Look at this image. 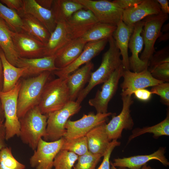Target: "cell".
Here are the masks:
<instances>
[{
	"mask_svg": "<svg viewBox=\"0 0 169 169\" xmlns=\"http://www.w3.org/2000/svg\"><path fill=\"white\" fill-rule=\"evenodd\" d=\"M90 10L99 22L117 26L121 21L123 10L112 1L74 0Z\"/></svg>",
	"mask_w": 169,
	"mask_h": 169,
	"instance_id": "ba28073f",
	"label": "cell"
},
{
	"mask_svg": "<svg viewBox=\"0 0 169 169\" xmlns=\"http://www.w3.org/2000/svg\"><path fill=\"white\" fill-rule=\"evenodd\" d=\"M151 92L152 94L159 95L163 104L169 105V83L163 82L152 87Z\"/></svg>",
	"mask_w": 169,
	"mask_h": 169,
	"instance_id": "ab89813d",
	"label": "cell"
},
{
	"mask_svg": "<svg viewBox=\"0 0 169 169\" xmlns=\"http://www.w3.org/2000/svg\"><path fill=\"white\" fill-rule=\"evenodd\" d=\"M70 100L66 78H58L46 83L38 105L41 113L47 115L58 110Z\"/></svg>",
	"mask_w": 169,
	"mask_h": 169,
	"instance_id": "277c9868",
	"label": "cell"
},
{
	"mask_svg": "<svg viewBox=\"0 0 169 169\" xmlns=\"http://www.w3.org/2000/svg\"><path fill=\"white\" fill-rule=\"evenodd\" d=\"M47 118V115L42 114L36 106L19 119V136L33 151L36 149L40 139L45 138Z\"/></svg>",
	"mask_w": 169,
	"mask_h": 169,
	"instance_id": "3957f363",
	"label": "cell"
},
{
	"mask_svg": "<svg viewBox=\"0 0 169 169\" xmlns=\"http://www.w3.org/2000/svg\"><path fill=\"white\" fill-rule=\"evenodd\" d=\"M5 121V117L3 110L0 99V124H4Z\"/></svg>",
	"mask_w": 169,
	"mask_h": 169,
	"instance_id": "681fc988",
	"label": "cell"
},
{
	"mask_svg": "<svg viewBox=\"0 0 169 169\" xmlns=\"http://www.w3.org/2000/svg\"><path fill=\"white\" fill-rule=\"evenodd\" d=\"M0 1L5 4L8 8L15 10L17 13L23 11V0H1Z\"/></svg>",
	"mask_w": 169,
	"mask_h": 169,
	"instance_id": "b9f144b4",
	"label": "cell"
},
{
	"mask_svg": "<svg viewBox=\"0 0 169 169\" xmlns=\"http://www.w3.org/2000/svg\"><path fill=\"white\" fill-rule=\"evenodd\" d=\"M61 149L72 152L79 156L87 153L89 151L86 136L70 139L64 138Z\"/></svg>",
	"mask_w": 169,
	"mask_h": 169,
	"instance_id": "e575fe53",
	"label": "cell"
},
{
	"mask_svg": "<svg viewBox=\"0 0 169 169\" xmlns=\"http://www.w3.org/2000/svg\"><path fill=\"white\" fill-rule=\"evenodd\" d=\"M3 69L2 64L0 58V91H2L3 89Z\"/></svg>",
	"mask_w": 169,
	"mask_h": 169,
	"instance_id": "c3c4849f",
	"label": "cell"
},
{
	"mask_svg": "<svg viewBox=\"0 0 169 169\" xmlns=\"http://www.w3.org/2000/svg\"><path fill=\"white\" fill-rule=\"evenodd\" d=\"M143 26V20L135 24L129 43L128 48L131 53L129 57V69L134 72H141L148 67V64L142 61L139 56L144 44L141 35Z\"/></svg>",
	"mask_w": 169,
	"mask_h": 169,
	"instance_id": "ac0fdd59",
	"label": "cell"
},
{
	"mask_svg": "<svg viewBox=\"0 0 169 169\" xmlns=\"http://www.w3.org/2000/svg\"><path fill=\"white\" fill-rule=\"evenodd\" d=\"M81 106L71 101L61 109L48 115L46 136L44 140L53 141L63 137L66 132V124L71 116L78 113Z\"/></svg>",
	"mask_w": 169,
	"mask_h": 169,
	"instance_id": "8992f818",
	"label": "cell"
},
{
	"mask_svg": "<svg viewBox=\"0 0 169 169\" xmlns=\"http://www.w3.org/2000/svg\"><path fill=\"white\" fill-rule=\"evenodd\" d=\"M168 19V14L161 11L158 14L148 16L143 19L144 26L141 35L144 48L140 58L148 66L150 61L155 52V42L161 36L163 25Z\"/></svg>",
	"mask_w": 169,
	"mask_h": 169,
	"instance_id": "52a82bcc",
	"label": "cell"
},
{
	"mask_svg": "<svg viewBox=\"0 0 169 169\" xmlns=\"http://www.w3.org/2000/svg\"><path fill=\"white\" fill-rule=\"evenodd\" d=\"M86 43L81 38L71 40L55 54V65L58 69L64 68L79 56Z\"/></svg>",
	"mask_w": 169,
	"mask_h": 169,
	"instance_id": "7402d4cb",
	"label": "cell"
},
{
	"mask_svg": "<svg viewBox=\"0 0 169 169\" xmlns=\"http://www.w3.org/2000/svg\"><path fill=\"white\" fill-rule=\"evenodd\" d=\"M21 18L23 30L42 43L45 46L48 42L50 34L38 20L23 11L18 13Z\"/></svg>",
	"mask_w": 169,
	"mask_h": 169,
	"instance_id": "4316f807",
	"label": "cell"
},
{
	"mask_svg": "<svg viewBox=\"0 0 169 169\" xmlns=\"http://www.w3.org/2000/svg\"><path fill=\"white\" fill-rule=\"evenodd\" d=\"M108 42L109 48L104 54L100 65L91 73L87 85L77 96L75 101L79 104L95 87L107 80L115 70L122 65L120 50L112 36L108 38Z\"/></svg>",
	"mask_w": 169,
	"mask_h": 169,
	"instance_id": "6da1fadb",
	"label": "cell"
},
{
	"mask_svg": "<svg viewBox=\"0 0 169 169\" xmlns=\"http://www.w3.org/2000/svg\"><path fill=\"white\" fill-rule=\"evenodd\" d=\"M52 73L45 71L35 77L21 79L18 98L17 114L19 119L38 106L44 87Z\"/></svg>",
	"mask_w": 169,
	"mask_h": 169,
	"instance_id": "7a4b0ae2",
	"label": "cell"
},
{
	"mask_svg": "<svg viewBox=\"0 0 169 169\" xmlns=\"http://www.w3.org/2000/svg\"><path fill=\"white\" fill-rule=\"evenodd\" d=\"M166 62H169L168 46L165 47L154 53L149 61L148 69Z\"/></svg>",
	"mask_w": 169,
	"mask_h": 169,
	"instance_id": "f35d334b",
	"label": "cell"
},
{
	"mask_svg": "<svg viewBox=\"0 0 169 169\" xmlns=\"http://www.w3.org/2000/svg\"><path fill=\"white\" fill-rule=\"evenodd\" d=\"M111 112L95 114L90 113L84 114L82 117L75 121L69 119L65 125L66 133L63 137L67 139L85 136L95 127L106 122Z\"/></svg>",
	"mask_w": 169,
	"mask_h": 169,
	"instance_id": "8fae6325",
	"label": "cell"
},
{
	"mask_svg": "<svg viewBox=\"0 0 169 169\" xmlns=\"http://www.w3.org/2000/svg\"><path fill=\"white\" fill-rule=\"evenodd\" d=\"M143 0H115L112 1L121 9H125L134 7L140 3Z\"/></svg>",
	"mask_w": 169,
	"mask_h": 169,
	"instance_id": "7bdbcfd3",
	"label": "cell"
},
{
	"mask_svg": "<svg viewBox=\"0 0 169 169\" xmlns=\"http://www.w3.org/2000/svg\"><path fill=\"white\" fill-rule=\"evenodd\" d=\"M0 18L13 31L17 32L23 31V21L18 13L4 5L0 1Z\"/></svg>",
	"mask_w": 169,
	"mask_h": 169,
	"instance_id": "d6a6232c",
	"label": "cell"
},
{
	"mask_svg": "<svg viewBox=\"0 0 169 169\" xmlns=\"http://www.w3.org/2000/svg\"><path fill=\"white\" fill-rule=\"evenodd\" d=\"M37 3L42 7L48 9H51L54 0H35Z\"/></svg>",
	"mask_w": 169,
	"mask_h": 169,
	"instance_id": "7dc6e473",
	"label": "cell"
},
{
	"mask_svg": "<svg viewBox=\"0 0 169 169\" xmlns=\"http://www.w3.org/2000/svg\"><path fill=\"white\" fill-rule=\"evenodd\" d=\"M21 83V78L11 90L7 92L0 91V99L5 117L4 125L7 141L16 136H19L20 124L17 114L18 98Z\"/></svg>",
	"mask_w": 169,
	"mask_h": 169,
	"instance_id": "5b68a950",
	"label": "cell"
},
{
	"mask_svg": "<svg viewBox=\"0 0 169 169\" xmlns=\"http://www.w3.org/2000/svg\"><path fill=\"white\" fill-rule=\"evenodd\" d=\"M159 3L161 11L164 13H169V2L167 0H156Z\"/></svg>",
	"mask_w": 169,
	"mask_h": 169,
	"instance_id": "bcb514c9",
	"label": "cell"
},
{
	"mask_svg": "<svg viewBox=\"0 0 169 169\" xmlns=\"http://www.w3.org/2000/svg\"><path fill=\"white\" fill-rule=\"evenodd\" d=\"M124 70L122 65L116 69L103 83L101 90H98L95 97L89 100V105L95 108L97 113L108 112L109 103L117 90Z\"/></svg>",
	"mask_w": 169,
	"mask_h": 169,
	"instance_id": "7c38bea8",
	"label": "cell"
},
{
	"mask_svg": "<svg viewBox=\"0 0 169 169\" xmlns=\"http://www.w3.org/2000/svg\"><path fill=\"white\" fill-rule=\"evenodd\" d=\"M134 27L126 25L121 20L116 26L112 35L120 50L122 58V65L125 70H130L128 48Z\"/></svg>",
	"mask_w": 169,
	"mask_h": 169,
	"instance_id": "d4e9b609",
	"label": "cell"
},
{
	"mask_svg": "<svg viewBox=\"0 0 169 169\" xmlns=\"http://www.w3.org/2000/svg\"><path fill=\"white\" fill-rule=\"evenodd\" d=\"M161 11L156 0H143L139 4L124 10L122 20L126 25L134 27L138 22L148 16L158 14Z\"/></svg>",
	"mask_w": 169,
	"mask_h": 169,
	"instance_id": "d6986e66",
	"label": "cell"
},
{
	"mask_svg": "<svg viewBox=\"0 0 169 169\" xmlns=\"http://www.w3.org/2000/svg\"><path fill=\"white\" fill-rule=\"evenodd\" d=\"M146 133H152L153 137L156 139L162 136H169V112L167 111L166 118L160 123L151 126L142 128H137L132 130L129 136L127 144L135 138Z\"/></svg>",
	"mask_w": 169,
	"mask_h": 169,
	"instance_id": "4dcf8cb0",
	"label": "cell"
},
{
	"mask_svg": "<svg viewBox=\"0 0 169 169\" xmlns=\"http://www.w3.org/2000/svg\"><path fill=\"white\" fill-rule=\"evenodd\" d=\"M148 70L155 79L163 82H169V62L157 65Z\"/></svg>",
	"mask_w": 169,
	"mask_h": 169,
	"instance_id": "74e56055",
	"label": "cell"
},
{
	"mask_svg": "<svg viewBox=\"0 0 169 169\" xmlns=\"http://www.w3.org/2000/svg\"><path fill=\"white\" fill-rule=\"evenodd\" d=\"M133 94H134L137 99L143 101H147L149 100L152 95L150 91L146 89L137 90L134 92Z\"/></svg>",
	"mask_w": 169,
	"mask_h": 169,
	"instance_id": "ee69618b",
	"label": "cell"
},
{
	"mask_svg": "<svg viewBox=\"0 0 169 169\" xmlns=\"http://www.w3.org/2000/svg\"><path fill=\"white\" fill-rule=\"evenodd\" d=\"M6 141V132L5 126L4 124H0V152L3 148L7 146Z\"/></svg>",
	"mask_w": 169,
	"mask_h": 169,
	"instance_id": "f6af8a7d",
	"label": "cell"
},
{
	"mask_svg": "<svg viewBox=\"0 0 169 169\" xmlns=\"http://www.w3.org/2000/svg\"><path fill=\"white\" fill-rule=\"evenodd\" d=\"M68 36L65 21L57 22L55 29L45 46L44 57L54 55L56 53L70 40Z\"/></svg>",
	"mask_w": 169,
	"mask_h": 169,
	"instance_id": "484cf974",
	"label": "cell"
},
{
	"mask_svg": "<svg viewBox=\"0 0 169 169\" xmlns=\"http://www.w3.org/2000/svg\"><path fill=\"white\" fill-rule=\"evenodd\" d=\"M116 28V26L98 22L80 38L86 43L108 39Z\"/></svg>",
	"mask_w": 169,
	"mask_h": 169,
	"instance_id": "1f68e13d",
	"label": "cell"
},
{
	"mask_svg": "<svg viewBox=\"0 0 169 169\" xmlns=\"http://www.w3.org/2000/svg\"><path fill=\"white\" fill-rule=\"evenodd\" d=\"M103 156L90 152L78 157L77 162L73 169H96V165Z\"/></svg>",
	"mask_w": 169,
	"mask_h": 169,
	"instance_id": "8d00e7d4",
	"label": "cell"
},
{
	"mask_svg": "<svg viewBox=\"0 0 169 169\" xmlns=\"http://www.w3.org/2000/svg\"><path fill=\"white\" fill-rule=\"evenodd\" d=\"M23 11L29 14L41 22L51 34L55 29L57 22L52 9L44 8L35 0H23Z\"/></svg>",
	"mask_w": 169,
	"mask_h": 169,
	"instance_id": "603a6c76",
	"label": "cell"
},
{
	"mask_svg": "<svg viewBox=\"0 0 169 169\" xmlns=\"http://www.w3.org/2000/svg\"><path fill=\"white\" fill-rule=\"evenodd\" d=\"M0 169H2L0 166Z\"/></svg>",
	"mask_w": 169,
	"mask_h": 169,
	"instance_id": "816d5d0a",
	"label": "cell"
},
{
	"mask_svg": "<svg viewBox=\"0 0 169 169\" xmlns=\"http://www.w3.org/2000/svg\"><path fill=\"white\" fill-rule=\"evenodd\" d=\"M94 64L90 61L67 76L66 84L69 89L70 101H74L79 94L90 80Z\"/></svg>",
	"mask_w": 169,
	"mask_h": 169,
	"instance_id": "44dd1931",
	"label": "cell"
},
{
	"mask_svg": "<svg viewBox=\"0 0 169 169\" xmlns=\"http://www.w3.org/2000/svg\"><path fill=\"white\" fill-rule=\"evenodd\" d=\"M0 58L3 69V86L2 92H7L12 89L22 77L24 69L15 66L7 59L3 51L0 49Z\"/></svg>",
	"mask_w": 169,
	"mask_h": 169,
	"instance_id": "83f0119b",
	"label": "cell"
},
{
	"mask_svg": "<svg viewBox=\"0 0 169 169\" xmlns=\"http://www.w3.org/2000/svg\"><path fill=\"white\" fill-rule=\"evenodd\" d=\"M14 47L19 57L33 59L44 57L45 45L24 31L10 30Z\"/></svg>",
	"mask_w": 169,
	"mask_h": 169,
	"instance_id": "4fadbf2b",
	"label": "cell"
},
{
	"mask_svg": "<svg viewBox=\"0 0 169 169\" xmlns=\"http://www.w3.org/2000/svg\"><path fill=\"white\" fill-rule=\"evenodd\" d=\"M110 165L111 166L110 168L111 169H123L122 168H117L116 167L114 166L112 164L111 162L110 161ZM141 169H155L154 168L151 167L150 166L147 165V164L144 165L142 166Z\"/></svg>",
	"mask_w": 169,
	"mask_h": 169,
	"instance_id": "f907efd6",
	"label": "cell"
},
{
	"mask_svg": "<svg viewBox=\"0 0 169 169\" xmlns=\"http://www.w3.org/2000/svg\"><path fill=\"white\" fill-rule=\"evenodd\" d=\"M106 124L105 122L95 127L85 136L89 151L93 154L103 156L111 141L105 130Z\"/></svg>",
	"mask_w": 169,
	"mask_h": 169,
	"instance_id": "cb8c5ba5",
	"label": "cell"
},
{
	"mask_svg": "<svg viewBox=\"0 0 169 169\" xmlns=\"http://www.w3.org/2000/svg\"><path fill=\"white\" fill-rule=\"evenodd\" d=\"M122 108L117 115H114L109 122L105 125V129L109 140H117L122 137L124 130H132L134 123L131 114L130 108L133 100L131 95H121Z\"/></svg>",
	"mask_w": 169,
	"mask_h": 169,
	"instance_id": "30bf717a",
	"label": "cell"
},
{
	"mask_svg": "<svg viewBox=\"0 0 169 169\" xmlns=\"http://www.w3.org/2000/svg\"><path fill=\"white\" fill-rule=\"evenodd\" d=\"M64 141L63 137L53 141L40 139L29 159L30 166L35 169H52L54 159L61 149Z\"/></svg>",
	"mask_w": 169,
	"mask_h": 169,
	"instance_id": "9c48e42d",
	"label": "cell"
},
{
	"mask_svg": "<svg viewBox=\"0 0 169 169\" xmlns=\"http://www.w3.org/2000/svg\"><path fill=\"white\" fill-rule=\"evenodd\" d=\"M98 22L90 10L82 9L78 11L66 22L69 39L81 38Z\"/></svg>",
	"mask_w": 169,
	"mask_h": 169,
	"instance_id": "2e32d148",
	"label": "cell"
},
{
	"mask_svg": "<svg viewBox=\"0 0 169 169\" xmlns=\"http://www.w3.org/2000/svg\"><path fill=\"white\" fill-rule=\"evenodd\" d=\"M78 157L72 152L61 149L54 159L53 167L54 169H73Z\"/></svg>",
	"mask_w": 169,
	"mask_h": 169,
	"instance_id": "836d02e7",
	"label": "cell"
},
{
	"mask_svg": "<svg viewBox=\"0 0 169 169\" xmlns=\"http://www.w3.org/2000/svg\"><path fill=\"white\" fill-rule=\"evenodd\" d=\"M120 142L117 140H114L110 142V145L103 156V159L100 165L96 169H110V158L114 148L120 146Z\"/></svg>",
	"mask_w": 169,
	"mask_h": 169,
	"instance_id": "60d3db41",
	"label": "cell"
},
{
	"mask_svg": "<svg viewBox=\"0 0 169 169\" xmlns=\"http://www.w3.org/2000/svg\"><path fill=\"white\" fill-rule=\"evenodd\" d=\"M10 30L4 21L0 18V48L8 61L16 66L19 57L15 50Z\"/></svg>",
	"mask_w": 169,
	"mask_h": 169,
	"instance_id": "f1b7e54d",
	"label": "cell"
},
{
	"mask_svg": "<svg viewBox=\"0 0 169 169\" xmlns=\"http://www.w3.org/2000/svg\"><path fill=\"white\" fill-rule=\"evenodd\" d=\"M108 39L87 43L79 56L67 67L52 72L58 78H66L68 75L78 69L82 65L90 61L104 48Z\"/></svg>",
	"mask_w": 169,
	"mask_h": 169,
	"instance_id": "9a60e30c",
	"label": "cell"
},
{
	"mask_svg": "<svg viewBox=\"0 0 169 169\" xmlns=\"http://www.w3.org/2000/svg\"><path fill=\"white\" fill-rule=\"evenodd\" d=\"M122 77L124 79L120 84L121 95H132L137 90L152 87L163 82L154 78L148 68L139 72L124 70Z\"/></svg>",
	"mask_w": 169,
	"mask_h": 169,
	"instance_id": "5bb4252c",
	"label": "cell"
},
{
	"mask_svg": "<svg viewBox=\"0 0 169 169\" xmlns=\"http://www.w3.org/2000/svg\"><path fill=\"white\" fill-rule=\"evenodd\" d=\"M55 55L33 59L19 57L16 67L24 69L22 78L35 77L45 71L58 69L55 65Z\"/></svg>",
	"mask_w": 169,
	"mask_h": 169,
	"instance_id": "ffe728a7",
	"label": "cell"
},
{
	"mask_svg": "<svg viewBox=\"0 0 169 169\" xmlns=\"http://www.w3.org/2000/svg\"><path fill=\"white\" fill-rule=\"evenodd\" d=\"M166 147H160L156 151L150 154L138 155L129 157L118 158L113 160L112 164L115 167L128 169H141L149 161L156 160L165 166H169V162L165 156Z\"/></svg>",
	"mask_w": 169,
	"mask_h": 169,
	"instance_id": "e0dca14e",
	"label": "cell"
},
{
	"mask_svg": "<svg viewBox=\"0 0 169 169\" xmlns=\"http://www.w3.org/2000/svg\"><path fill=\"white\" fill-rule=\"evenodd\" d=\"M0 166L2 169H25V166L13 156L11 148L7 146L0 152Z\"/></svg>",
	"mask_w": 169,
	"mask_h": 169,
	"instance_id": "d590c367",
	"label": "cell"
},
{
	"mask_svg": "<svg viewBox=\"0 0 169 169\" xmlns=\"http://www.w3.org/2000/svg\"><path fill=\"white\" fill-rule=\"evenodd\" d=\"M85 9L82 4L74 0H54L51 8L56 22L62 20L66 22L75 13Z\"/></svg>",
	"mask_w": 169,
	"mask_h": 169,
	"instance_id": "f546056e",
	"label": "cell"
}]
</instances>
